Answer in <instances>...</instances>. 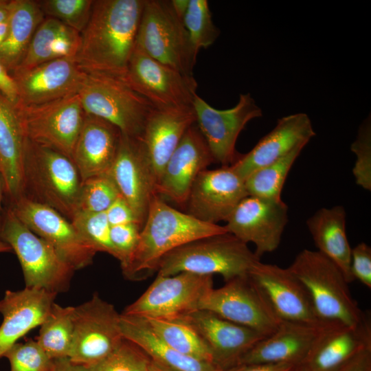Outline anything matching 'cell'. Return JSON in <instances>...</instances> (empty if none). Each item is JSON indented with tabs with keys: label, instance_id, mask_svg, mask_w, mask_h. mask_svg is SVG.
I'll return each mask as SVG.
<instances>
[{
	"label": "cell",
	"instance_id": "24",
	"mask_svg": "<svg viewBox=\"0 0 371 371\" xmlns=\"http://www.w3.org/2000/svg\"><path fill=\"white\" fill-rule=\"evenodd\" d=\"M368 348H371V322L367 315L355 325L326 326L300 365L308 371H336Z\"/></svg>",
	"mask_w": 371,
	"mask_h": 371
},
{
	"label": "cell",
	"instance_id": "7",
	"mask_svg": "<svg viewBox=\"0 0 371 371\" xmlns=\"http://www.w3.org/2000/svg\"><path fill=\"white\" fill-rule=\"evenodd\" d=\"M0 239L16 254L25 287L56 294L68 290L74 268L49 243L23 224L11 208L3 221Z\"/></svg>",
	"mask_w": 371,
	"mask_h": 371
},
{
	"label": "cell",
	"instance_id": "43",
	"mask_svg": "<svg viewBox=\"0 0 371 371\" xmlns=\"http://www.w3.org/2000/svg\"><path fill=\"white\" fill-rule=\"evenodd\" d=\"M356 156L352 174L356 183L366 190H371V122L370 116L359 127L355 140L350 146Z\"/></svg>",
	"mask_w": 371,
	"mask_h": 371
},
{
	"label": "cell",
	"instance_id": "28",
	"mask_svg": "<svg viewBox=\"0 0 371 371\" xmlns=\"http://www.w3.org/2000/svg\"><path fill=\"white\" fill-rule=\"evenodd\" d=\"M121 135V131L115 125L86 113L72 155L82 181L109 173Z\"/></svg>",
	"mask_w": 371,
	"mask_h": 371
},
{
	"label": "cell",
	"instance_id": "45",
	"mask_svg": "<svg viewBox=\"0 0 371 371\" xmlns=\"http://www.w3.org/2000/svg\"><path fill=\"white\" fill-rule=\"evenodd\" d=\"M350 272L353 280H358L371 288V247L361 242L352 248Z\"/></svg>",
	"mask_w": 371,
	"mask_h": 371
},
{
	"label": "cell",
	"instance_id": "30",
	"mask_svg": "<svg viewBox=\"0 0 371 371\" xmlns=\"http://www.w3.org/2000/svg\"><path fill=\"white\" fill-rule=\"evenodd\" d=\"M308 229L317 251L333 261L348 283L354 280L350 272L352 248L346 234V212L341 205L322 207L306 221Z\"/></svg>",
	"mask_w": 371,
	"mask_h": 371
},
{
	"label": "cell",
	"instance_id": "8",
	"mask_svg": "<svg viewBox=\"0 0 371 371\" xmlns=\"http://www.w3.org/2000/svg\"><path fill=\"white\" fill-rule=\"evenodd\" d=\"M78 94L85 113L104 119L122 134L140 136L153 106L123 80L87 74Z\"/></svg>",
	"mask_w": 371,
	"mask_h": 371
},
{
	"label": "cell",
	"instance_id": "19",
	"mask_svg": "<svg viewBox=\"0 0 371 371\" xmlns=\"http://www.w3.org/2000/svg\"><path fill=\"white\" fill-rule=\"evenodd\" d=\"M247 196L245 181L229 166L204 170L195 179L186 204L188 214L210 223L227 219Z\"/></svg>",
	"mask_w": 371,
	"mask_h": 371
},
{
	"label": "cell",
	"instance_id": "41",
	"mask_svg": "<svg viewBox=\"0 0 371 371\" xmlns=\"http://www.w3.org/2000/svg\"><path fill=\"white\" fill-rule=\"evenodd\" d=\"M119 196V191L109 174L91 177L82 183L79 210L106 212Z\"/></svg>",
	"mask_w": 371,
	"mask_h": 371
},
{
	"label": "cell",
	"instance_id": "39",
	"mask_svg": "<svg viewBox=\"0 0 371 371\" xmlns=\"http://www.w3.org/2000/svg\"><path fill=\"white\" fill-rule=\"evenodd\" d=\"M150 362L138 346L123 338L105 358L88 367L90 371H148Z\"/></svg>",
	"mask_w": 371,
	"mask_h": 371
},
{
	"label": "cell",
	"instance_id": "34",
	"mask_svg": "<svg viewBox=\"0 0 371 371\" xmlns=\"http://www.w3.org/2000/svg\"><path fill=\"white\" fill-rule=\"evenodd\" d=\"M74 308L54 302L40 326L36 340L53 360L69 357L74 338Z\"/></svg>",
	"mask_w": 371,
	"mask_h": 371
},
{
	"label": "cell",
	"instance_id": "56",
	"mask_svg": "<svg viewBox=\"0 0 371 371\" xmlns=\"http://www.w3.org/2000/svg\"><path fill=\"white\" fill-rule=\"evenodd\" d=\"M12 251L11 247L5 242L0 239V253L9 252Z\"/></svg>",
	"mask_w": 371,
	"mask_h": 371
},
{
	"label": "cell",
	"instance_id": "4",
	"mask_svg": "<svg viewBox=\"0 0 371 371\" xmlns=\"http://www.w3.org/2000/svg\"><path fill=\"white\" fill-rule=\"evenodd\" d=\"M260 258L247 244L226 232L185 244L166 254L157 273L172 276L181 272L221 275L225 282L249 274Z\"/></svg>",
	"mask_w": 371,
	"mask_h": 371
},
{
	"label": "cell",
	"instance_id": "35",
	"mask_svg": "<svg viewBox=\"0 0 371 371\" xmlns=\"http://www.w3.org/2000/svg\"><path fill=\"white\" fill-rule=\"evenodd\" d=\"M145 319L153 332L175 350L214 365L212 355L207 345L188 324L181 320Z\"/></svg>",
	"mask_w": 371,
	"mask_h": 371
},
{
	"label": "cell",
	"instance_id": "31",
	"mask_svg": "<svg viewBox=\"0 0 371 371\" xmlns=\"http://www.w3.org/2000/svg\"><path fill=\"white\" fill-rule=\"evenodd\" d=\"M124 338L138 346L152 361L173 371H215L212 363L183 355L161 340L145 319L121 313Z\"/></svg>",
	"mask_w": 371,
	"mask_h": 371
},
{
	"label": "cell",
	"instance_id": "25",
	"mask_svg": "<svg viewBox=\"0 0 371 371\" xmlns=\"http://www.w3.org/2000/svg\"><path fill=\"white\" fill-rule=\"evenodd\" d=\"M56 293L43 289L27 288L7 290L0 300V358L17 341L41 326L47 316Z\"/></svg>",
	"mask_w": 371,
	"mask_h": 371
},
{
	"label": "cell",
	"instance_id": "13",
	"mask_svg": "<svg viewBox=\"0 0 371 371\" xmlns=\"http://www.w3.org/2000/svg\"><path fill=\"white\" fill-rule=\"evenodd\" d=\"M199 309L214 313L265 336L274 332L281 322L248 275L211 289L201 300Z\"/></svg>",
	"mask_w": 371,
	"mask_h": 371
},
{
	"label": "cell",
	"instance_id": "51",
	"mask_svg": "<svg viewBox=\"0 0 371 371\" xmlns=\"http://www.w3.org/2000/svg\"><path fill=\"white\" fill-rule=\"evenodd\" d=\"M189 0H171V5L176 14L183 21Z\"/></svg>",
	"mask_w": 371,
	"mask_h": 371
},
{
	"label": "cell",
	"instance_id": "58",
	"mask_svg": "<svg viewBox=\"0 0 371 371\" xmlns=\"http://www.w3.org/2000/svg\"><path fill=\"white\" fill-rule=\"evenodd\" d=\"M53 371H58V369H57V368H56L55 363H54V369H53Z\"/></svg>",
	"mask_w": 371,
	"mask_h": 371
},
{
	"label": "cell",
	"instance_id": "6",
	"mask_svg": "<svg viewBox=\"0 0 371 371\" xmlns=\"http://www.w3.org/2000/svg\"><path fill=\"white\" fill-rule=\"evenodd\" d=\"M135 45L170 68L192 76L199 52L170 1H144Z\"/></svg>",
	"mask_w": 371,
	"mask_h": 371
},
{
	"label": "cell",
	"instance_id": "27",
	"mask_svg": "<svg viewBox=\"0 0 371 371\" xmlns=\"http://www.w3.org/2000/svg\"><path fill=\"white\" fill-rule=\"evenodd\" d=\"M196 123L193 108L160 110L154 108L139 139L156 187L164 166L186 131Z\"/></svg>",
	"mask_w": 371,
	"mask_h": 371
},
{
	"label": "cell",
	"instance_id": "37",
	"mask_svg": "<svg viewBox=\"0 0 371 371\" xmlns=\"http://www.w3.org/2000/svg\"><path fill=\"white\" fill-rule=\"evenodd\" d=\"M183 23L198 52L211 46L220 35L207 0H189Z\"/></svg>",
	"mask_w": 371,
	"mask_h": 371
},
{
	"label": "cell",
	"instance_id": "57",
	"mask_svg": "<svg viewBox=\"0 0 371 371\" xmlns=\"http://www.w3.org/2000/svg\"><path fill=\"white\" fill-rule=\"evenodd\" d=\"M293 371H308L304 366L297 365Z\"/></svg>",
	"mask_w": 371,
	"mask_h": 371
},
{
	"label": "cell",
	"instance_id": "15",
	"mask_svg": "<svg viewBox=\"0 0 371 371\" xmlns=\"http://www.w3.org/2000/svg\"><path fill=\"white\" fill-rule=\"evenodd\" d=\"M12 210L35 234L49 243L74 270L90 265L96 251L82 238L70 221L52 207L26 196Z\"/></svg>",
	"mask_w": 371,
	"mask_h": 371
},
{
	"label": "cell",
	"instance_id": "32",
	"mask_svg": "<svg viewBox=\"0 0 371 371\" xmlns=\"http://www.w3.org/2000/svg\"><path fill=\"white\" fill-rule=\"evenodd\" d=\"M80 43V32L57 19L45 17L36 28L16 69H28L54 59L74 58Z\"/></svg>",
	"mask_w": 371,
	"mask_h": 371
},
{
	"label": "cell",
	"instance_id": "33",
	"mask_svg": "<svg viewBox=\"0 0 371 371\" xmlns=\"http://www.w3.org/2000/svg\"><path fill=\"white\" fill-rule=\"evenodd\" d=\"M45 18L37 1L12 0L8 34L0 46V63L10 74L22 61L36 28Z\"/></svg>",
	"mask_w": 371,
	"mask_h": 371
},
{
	"label": "cell",
	"instance_id": "50",
	"mask_svg": "<svg viewBox=\"0 0 371 371\" xmlns=\"http://www.w3.org/2000/svg\"><path fill=\"white\" fill-rule=\"evenodd\" d=\"M58 371H90L87 366L72 362L69 358L54 359Z\"/></svg>",
	"mask_w": 371,
	"mask_h": 371
},
{
	"label": "cell",
	"instance_id": "3",
	"mask_svg": "<svg viewBox=\"0 0 371 371\" xmlns=\"http://www.w3.org/2000/svg\"><path fill=\"white\" fill-rule=\"evenodd\" d=\"M288 268L304 286L322 324L355 325L367 316L352 297L342 271L319 251H301Z\"/></svg>",
	"mask_w": 371,
	"mask_h": 371
},
{
	"label": "cell",
	"instance_id": "44",
	"mask_svg": "<svg viewBox=\"0 0 371 371\" xmlns=\"http://www.w3.org/2000/svg\"><path fill=\"white\" fill-rule=\"evenodd\" d=\"M142 226L137 223L111 226L110 239L115 258L124 270L128 265L137 247Z\"/></svg>",
	"mask_w": 371,
	"mask_h": 371
},
{
	"label": "cell",
	"instance_id": "12",
	"mask_svg": "<svg viewBox=\"0 0 371 371\" xmlns=\"http://www.w3.org/2000/svg\"><path fill=\"white\" fill-rule=\"evenodd\" d=\"M120 315L113 304L98 293L74 306V338L69 359L74 363L90 366L109 355L124 338Z\"/></svg>",
	"mask_w": 371,
	"mask_h": 371
},
{
	"label": "cell",
	"instance_id": "47",
	"mask_svg": "<svg viewBox=\"0 0 371 371\" xmlns=\"http://www.w3.org/2000/svg\"><path fill=\"white\" fill-rule=\"evenodd\" d=\"M0 93L11 103L18 102V91L16 82L12 75L0 63Z\"/></svg>",
	"mask_w": 371,
	"mask_h": 371
},
{
	"label": "cell",
	"instance_id": "26",
	"mask_svg": "<svg viewBox=\"0 0 371 371\" xmlns=\"http://www.w3.org/2000/svg\"><path fill=\"white\" fill-rule=\"evenodd\" d=\"M326 326L282 321L274 332L262 339L245 353L238 365H300Z\"/></svg>",
	"mask_w": 371,
	"mask_h": 371
},
{
	"label": "cell",
	"instance_id": "20",
	"mask_svg": "<svg viewBox=\"0 0 371 371\" xmlns=\"http://www.w3.org/2000/svg\"><path fill=\"white\" fill-rule=\"evenodd\" d=\"M195 124L183 135L164 166L156 187L157 194L179 205L186 204L198 175L214 162Z\"/></svg>",
	"mask_w": 371,
	"mask_h": 371
},
{
	"label": "cell",
	"instance_id": "1",
	"mask_svg": "<svg viewBox=\"0 0 371 371\" xmlns=\"http://www.w3.org/2000/svg\"><path fill=\"white\" fill-rule=\"evenodd\" d=\"M144 1H93L74 57L82 70L123 80L135 47Z\"/></svg>",
	"mask_w": 371,
	"mask_h": 371
},
{
	"label": "cell",
	"instance_id": "53",
	"mask_svg": "<svg viewBox=\"0 0 371 371\" xmlns=\"http://www.w3.org/2000/svg\"><path fill=\"white\" fill-rule=\"evenodd\" d=\"M8 31V19L0 23V46L6 38Z\"/></svg>",
	"mask_w": 371,
	"mask_h": 371
},
{
	"label": "cell",
	"instance_id": "10",
	"mask_svg": "<svg viewBox=\"0 0 371 371\" xmlns=\"http://www.w3.org/2000/svg\"><path fill=\"white\" fill-rule=\"evenodd\" d=\"M122 80L160 110L192 109L197 95L198 84L193 75L170 68L136 45Z\"/></svg>",
	"mask_w": 371,
	"mask_h": 371
},
{
	"label": "cell",
	"instance_id": "11",
	"mask_svg": "<svg viewBox=\"0 0 371 371\" xmlns=\"http://www.w3.org/2000/svg\"><path fill=\"white\" fill-rule=\"evenodd\" d=\"M15 106L27 139L72 160L86 115L78 93L41 104Z\"/></svg>",
	"mask_w": 371,
	"mask_h": 371
},
{
	"label": "cell",
	"instance_id": "18",
	"mask_svg": "<svg viewBox=\"0 0 371 371\" xmlns=\"http://www.w3.org/2000/svg\"><path fill=\"white\" fill-rule=\"evenodd\" d=\"M74 58L54 59L12 74L18 91L15 105L32 106L78 93L86 76Z\"/></svg>",
	"mask_w": 371,
	"mask_h": 371
},
{
	"label": "cell",
	"instance_id": "42",
	"mask_svg": "<svg viewBox=\"0 0 371 371\" xmlns=\"http://www.w3.org/2000/svg\"><path fill=\"white\" fill-rule=\"evenodd\" d=\"M3 357L10 363V371H53L54 369V360L32 339L16 343Z\"/></svg>",
	"mask_w": 371,
	"mask_h": 371
},
{
	"label": "cell",
	"instance_id": "23",
	"mask_svg": "<svg viewBox=\"0 0 371 371\" xmlns=\"http://www.w3.org/2000/svg\"><path fill=\"white\" fill-rule=\"evenodd\" d=\"M315 135L307 114L297 113L278 120L276 126L230 166L244 181L256 170L304 147Z\"/></svg>",
	"mask_w": 371,
	"mask_h": 371
},
{
	"label": "cell",
	"instance_id": "38",
	"mask_svg": "<svg viewBox=\"0 0 371 371\" xmlns=\"http://www.w3.org/2000/svg\"><path fill=\"white\" fill-rule=\"evenodd\" d=\"M82 238L96 252L107 253L115 258L110 239L111 225L106 212L79 210L71 220Z\"/></svg>",
	"mask_w": 371,
	"mask_h": 371
},
{
	"label": "cell",
	"instance_id": "49",
	"mask_svg": "<svg viewBox=\"0 0 371 371\" xmlns=\"http://www.w3.org/2000/svg\"><path fill=\"white\" fill-rule=\"evenodd\" d=\"M336 371H371V348L361 352Z\"/></svg>",
	"mask_w": 371,
	"mask_h": 371
},
{
	"label": "cell",
	"instance_id": "21",
	"mask_svg": "<svg viewBox=\"0 0 371 371\" xmlns=\"http://www.w3.org/2000/svg\"><path fill=\"white\" fill-rule=\"evenodd\" d=\"M120 195L128 203L142 226L156 185L137 137L122 134L118 150L109 173Z\"/></svg>",
	"mask_w": 371,
	"mask_h": 371
},
{
	"label": "cell",
	"instance_id": "52",
	"mask_svg": "<svg viewBox=\"0 0 371 371\" xmlns=\"http://www.w3.org/2000/svg\"><path fill=\"white\" fill-rule=\"evenodd\" d=\"M12 1L0 0V23L8 20L10 14Z\"/></svg>",
	"mask_w": 371,
	"mask_h": 371
},
{
	"label": "cell",
	"instance_id": "14",
	"mask_svg": "<svg viewBox=\"0 0 371 371\" xmlns=\"http://www.w3.org/2000/svg\"><path fill=\"white\" fill-rule=\"evenodd\" d=\"M196 124L203 136L214 162L221 166L233 164L239 157L236 144L247 123L262 115L250 93L240 94L238 103L226 110L216 109L196 95L193 102Z\"/></svg>",
	"mask_w": 371,
	"mask_h": 371
},
{
	"label": "cell",
	"instance_id": "46",
	"mask_svg": "<svg viewBox=\"0 0 371 371\" xmlns=\"http://www.w3.org/2000/svg\"><path fill=\"white\" fill-rule=\"evenodd\" d=\"M105 212L111 226L131 223H139L134 212L121 196L113 202Z\"/></svg>",
	"mask_w": 371,
	"mask_h": 371
},
{
	"label": "cell",
	"instance_id": "9",
	"mask_svg": "<svg viewBox=\"0 0 371 371\" xmlns=\"http://www.w3.org/2000/svg\"><path fill=\"white\" fill-rule=\"evenodd\" d=\"M213 288V276L181 272L157 275L149 287L122 314L144 319H179L199 310L203 296Z\"/></svg>",
	"mask_w": 371,
	"mask_h": 371
},
{
	"label": "cell",
	"instance_id": "48",
	"mask_svg": "<svg viewBox=\"0 0 371 371\" xmlns=\"http://www.w3.org/2000/svg\"><path fill=\"white\" fill-rule=\"evenodd\" d=\"M296 366L292 364L251 363L239 364L227 369L216 368L215 371H293Z\"/></svg>",
	"mask_w": 371,
	"mask_h": 371
},
{
	"label": "cell",
	"instance_id": "22",
	"mask_svg": "<svg viewBox=\"0 0 371 371\" xmlns=\"http://www.w3.org/2000/svg\"><path fill=\"white\" fill-rule=\"evenodd\" d=\"M190 325L210 348L218 369L238 365L241 357L266 336L207 310H196L179 319Z\"/></svg>",
	"mask_w": 371,
	"mask_h": 371
},
{
	"label": "cell",
	"instance_id": "40",
	"mask_svg": "<svg viewBox=\"0 0 371 371\" xmlns=\"http://www.w3.org/2000/svg\"><path fill=\"white\" fill-rule=\"evenodd\" d=\"M45 17L57 19L81 33L89 20L93 0L37 1Z\"/></svg>",
	"mask_w": 371,
	"mask_h": 371
},
{
	"label": "cell",
	"instance_id": "55",
	"mask_svg": "<svg viewBox=\"0 0 371 371\" xmlns=\"http://www.w3.org/2000/svg\"><path fill=\"white\" fill-rule=\"evenodd\" d=\"M3 191H4L3 181V179L0 173V232H1V228L2 225V223L1 221V210L2 194Z\"/></svg>",
	"mask_w": 371,
	"mask_h": 371
},
{
	"label": "cell",
	"instance_id": "54",
	"mask_svg": "<svg viewBox=\"0 0 371 371\" xmlns=\"http://www.w3.org/2000/svg\"><path fill=\"white\" fill-rule=\"evenodd\" d=\"M148 371H173L151 361Z\"/></svg>",
	"mask_w": 371,
	"mask_h": 371
},
{
	"label": "cell",
	"instance_id": "17",
	"mask_svg": "<svg viewBox=\"0 0 371 371\" xmlns=\"http://www.w3.org/2000/svg\"><path fill=\"white\" fill-rule=\"evenodd\" d=\"M248 276L281 322L325 326L317 317L304 286L288 267L259 261Z\"/></svg>",
	"mask_w": 371,
	"mask_h": 371
},
{
	"label": "cell",
	"instance_id": "29",
	"mask_svg": "<svg viewBox=\"0 0 371 371\" xmlns=\"http://www.w3.org/2000/svg\"><path fill=\"white\" fill-rule=\"evenodd\" d=\"M26 137L18 111L0 93V173L12 203L24 195Z\"/></svg>",
	"mask_w": 371,
	"mask_h": 371
},
{
	"label": "cell",
	"instance_id": "36",
	"mask_svg": "<svg viewBox=\"0 0 371 371\" xmlns=\"http://www.w3.org/2000/svg\"><path fill=\"white\" fill-rule=\"evenodd\" d=\"M303 147L252 172L245 180L248 195L279 201L287 175Z\"/></svg>",
	"mask_w": 371,
	"mask_h": 371
},
{
	"label": "cell",
	"instance_id": "5",
	"mask_svg": "<svg viewBox=\"0 0 371 371\" xmlns=\"http://www.w3.org/2000/svg\"><path fill=\"white\" fill-rule=\"evenodd\" d=\"M24 175L25 188L37 201L58 211L71 221L79 211L82 180L71 159L63 153L26 138Z\"/></svg>",
	"mask_w": 371,
	"mask_h": 371
},
{
	"label": "cell",
	"instance_id": "2",
	"mask_svg": "<svg viewBox=\"0 0 371 371\" xmlns=\"http://www.w3.org/2000/svg\"><path fill=\"white\" fill-rule=\"evenodd\" d=\"M226 232L224 226L181 212L155 194L137 247L123 274L129 280H144L157 272L161 259L170 251L194 240Z\"/></svg>",
	"mask_w": 371,
	"mask_h": 371
},
{
	"label": "cell",
	"instance_id": "16",
	"mask_svg": "<svg viewBox=\"0 0 371 371\" xmlns=\"http://www.w3.org/2000/svg\"><path fill=\"white\" fill-rule=\"evenodd\" d=\"M224 225L227 232L243 242L255 245L260 258L280 245L288 223V206L276 201L248 195L234 208Z\"/></svg>",
	"mask_w": 371,
	"mask_h": 371
}]
</instances>
